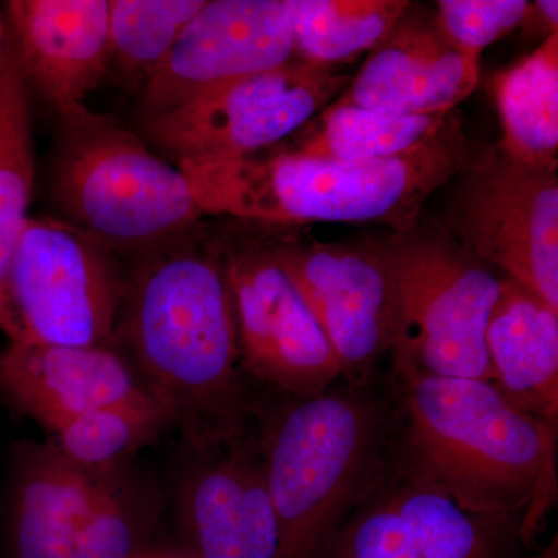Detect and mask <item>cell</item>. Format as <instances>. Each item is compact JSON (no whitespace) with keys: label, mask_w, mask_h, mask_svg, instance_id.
I'll list each match as a JSON object with an SVG mask.
<instances>
[{"label":"cell","mask_w":558,"mask_h":558,"mask_svg":"<svg viewBox=\"0 0 558 558\" xmlns=\"http://www.w3.org/2000/svg\"><path fill=\"white\" fill-rule=\"evenodd\" d=\"M124 330L146 387L201 447L240 435L245 416L236 315L218 252L172 244L135 275Z\"/></svg>","instance_id":"6da1fadb"},{"label":"cell","mask_w":558,"mask_h":558,"mask_svg":"<svg viewBox=\"0 0 558 558\" xmlns=\"http://www.w3.org/2000/svg\"><path fill=\"white\" fill-rule=\"evenodd\" d=\"M473 159L461 120L392 159L336 161L269 149L247 159L178 167L202 215L263 226L315 222L384 223L396 233L416 229L425 202Z\"/></svg>","instance_id":"7a4b0ae2"},{"label":"cell","mask_w":558,"mask_h":558,"mask_svg":"<svg viewBox=\"0 0 558 558\" xmlns=\"http://www.w3.org/2000/svg\"><path fill=\"white\" fill-rule=\"evenodd\" d=\"M400 449L473 512L524 513L537 531L556 494L557 432L488 380L395 376Z\"/></svg>","instance_id":"3957f363"},{"label":"cell","mask_w":558,"mask_h":558,"mask_svg":"<svg viewBox=\"0 0 558 558\" xmlns=\"http://www.w3.org/2000/svg\"><path fill=\"white\" fill-rule=\"evenodd\" d=\"M398 429L395 392L332 387L289 396L260 442L281 558H319L384 464Z\"/></svg>","instance_id":"277c9868"},{"label":"cell","mask_w":558,"mask_h":558,"mask_svg":"<svg viewBox=\"0 0 558 558\" xmlns=\"http://www.w3.org/2000/svg\"><path fill=\"white\" fill-rule=\"evenodd\" d=\"M61 123L53 194L65 222L109 253L149 255L186 240L202 211L180 168L86 106Z\"/></svg>","instance_id":"5b68a950"},{"label":"cell","mask_w":558,"mask_h":558,"mask_svg":"<svg viewBox=\"0 0 558 558\" xmlns=\"http://www.w3.org/2000/svg\"><path fill=\"white\" fill-rule=\"evenodd\" d=\"M377 242L395 288V376L492 381L486 328L505 279L446 230L417 226Z\"/></svg>","instance_id":"8992f818"},{"label":"cell","mask_w":558,"mask_h":558,"mask_svg":"<svg viewBox=\"0 0 558 558\" xmlns=\"http://www.w3.org/2000/svg\"><path fill=\"white\" fill-rule=\"evenodd\" d=\"M524 519L459 505L395 438L319 558H512Z\"/></svg>","instance_id":"52a82bcc"},{"label":"cell","mask_w":558,"mask_h":558,"mask_svg":"<svg viewBox=\"0 0 558 558\" xmlns=\"http://www.w3.org/2000/svg\"><path fill=\"white\" fill-rule=\"evenodd\" d=\"M339 68L293 58L213 87L179 108L143 117L142 130L178 167L247 159L281 145L347 89Z\"/></svg>","instance_id":"ba28073f"},{"label":"cell","mask_w":558,"mask_h":558,"mask_svg":"<svg viewBox=\"0 0 558 558\" xmlns=\"http://www.w3.org/2000/svg\"><path fill=\"white\" fill-rule=\"evenodd\" d=\"M120 296L108 250L64 219L28 218L7 271L0 330L9 343L100 347Z\"/></svg>","instance_id":"9c48e42d"},{"label":"cell","mask_w":558,"mask_h":558,"mask_svg":"<svg viewBox=\"0 0 558 558\" xmlns=\"http://www.w3.org/2000/svg\"><path fill=\"white\" fill-rule=\"evenodd\" d=\"M457 179L447 233L558 311L557 172L521 167L497 143Z\"/></svg>","instance_id":"30bf717a"},{"label":"cell","mask_w":558,"mask_h":558,"mask_svg":"<svg viewBox=\"0 0 558 558\" xmlns=\"http://www.w3.org/2000/svg\"><path fill=\"white\" fill-rule=\"evenodd\" d=\"M226 271L242 363L293 398L318 395L341 379L339 362L269 240L230 241L216 250Z\"/></svg>","instance_id":"8fae6325"},{"label":"cell","mask_w":558,"mask_h":558,"mask_svg":"<svg viewBox=\"0 0 558 558\" xmlns=\"http://www.w3.org/2000/svg\"><path fill=\"white\" fill-rule=\"evenodd\" d=\"M270 242L328 339L341 380L369 387L395 344V288L379 242L326 244L292 234Z\"/></svg>","instance_id":"7c38bea8"},{"label":"cell","mask_w":558,"mask_h":558,"mask_svg":"<svg viewBox=\"0 0 558 558\" xmlns=\"http://www.w3.org/2000/svg\"><path fill=\"white\" fill-rule=\"evenodd\" d=\"M295 58L289 0H211L146 80L140 112L157 116L213 87Z\"/></svg>","instance_id":"4fadbf2b"},{"label":"cell","mask_w":558,"mask_h":558,"mask_svg":"<svg viewBox=\"0 0 558 558\" xmlns=\"http://www.w3.org/2000/svg\"><path fill=\"white\" fill-rule=\"evenodd\" d=\"M0 396L49 432L108 407L165 409L130 363L105 344L9 343L0 352Z\"/></svg>","instance_id":"5bb4252c"},{"label":"cell","mask_w":558,"mask_h":558,"mask_svg":"<svg viewBox=\"0 0 558 558\" xmlns=\"http://www.w3.org/2000/svg\"><path fill=\"white\" fill-rule=\"evenodd\" d=\"M478 81L480 61L459 49L438 17L414 13L411 3L333 102L387 113H450Z\"/></svg>","instance_id":"9a60e30c"},{"label":"cell","mask_w":558,"mask_h":558,"mask_svg":"<svg viewBox=\"0 0 558 558\" xmlns=\"http://www.w3.org/2000/svg\"><path fill=\"white\" fill-rule=\"evenodd\" d=\"M3 16L25 83L60 117L84 106L109 60V0H10Z\"/></svg>","instance_id":"2e32d148"},{"label":"cell","mask_w":558,"mask_h":558,"mask_svg":"<svg viewBox=\"0 0 558 558\" xmlns=\"http://www.w3.org/2000/svg\"><path fill=\"white\" fill-rule=\"evenodd\" d=\"M222 457L197 470L185 510L201 558H281V527L267 486L260 442L241 433Z\"/></svg>","instance_id":"e0dca14e"},{"label":"cell","mask_w":558,"mask_h":558,"mask_svg":"<svg viewBox=\"0 0 558 558\" xmlns=\"http://www.w3.org/2000/svg\"><path fill=\"white\" fill-rule=\"evenodd\" d=\"M105 487L53 444L25 446L11 481L10 558L64 557Z\"/></svg>","instance_id":"ac0fdd59"},{"label":"cell","mask_w":558,"mask_h":558,"mask_svg":"<svg viewBox=\"0 0 558 558\" xmlns=\"http://www.w3.org/2000/svg\"><path fill=\"white\" fill-rule=\"evenodd\" d=\"M486 351L492 384L513 405L557 432L558 311L505 279L488 317Z\"/></svg>","instance_id":"d6986e66"},{"label":"cell","mask_w":558,"mask_h":558,"mask_svg":"<svg viewBox=\"0 0 558 558\" xmlns=\"http://www.w3.org/2000/svg\"><path fill=\"white\" fill-rule=\"evenodd\" d=\"M453 112L387 113L330 102L296 134L271 148L310 159H392L439 135Z\"/></svg>","instance_id":"ffe728a7"},{"label":"cell","mask_w":558,"mask_h":558,"mask_svg":"<svg viewBox=\"0 0 558 558\" xmlns=\"http://www.w3.org/2000/svg\"><path fill=\"white\" fill-rule=\"evenodd\" d=\"M492 87L501 117V149L521 167L557 172L558 32L499 72Z\"/></svg>","instance_id":"44dd1931"},{"label":"cell","mask_w":558,"mask_h":558,"mask_svg":"<svg viewBox=\"0 0 558 558\" xmlns=\"http://www.w3.org/2000/svg\"><path fill=\"white\" fill-rule=\"evenodd\" d=\"M293 51L301 61L339 68L373 51L409 11L407 0H289Z\"/></svg>","instance_id":"7402d4cb"},{"label":"cell","mask_w":558,"mask_h":558,"mask_svg":"<svg viewBox=\"0 0 558 558\" xmlns=\"http://www.w3.org/2000/svg\"><path fill=\"white\" fill-rule=\"evenodd\" d=\"M35 171L28 86L9 44L0 64V314L11 256L31 218Z\"/></svg>","instance_id":"603a6c76"},{"label":"cell","mask_w":558,"mask_h":558,"mask_svg":"<svg viewBox=\"0 0 558 558\" xmlns=\"http://www.w3.org/2000/svg\"><path fill=\"white\" fill-rule=\"evenodd\" d=\"M207 0H109V60L130 76L156 72Z\"/></svg>","instance_id":"cb8c5ba5"},{"label":"cell","mask_w":558,"mask_h":558,"mask_svg":"<svg viewBox=\"0 0 558 558\" xmlns=\"http://www.w3.org/2000/svg\"><path fill=\"white\" fill-rule=\"evenodd\" d=\"M172 421L160 407H108L69 418L53 429V446L76 468L95 476L134 453Z\"/></svg>","instance_id":"d4e9b609"},{"label":"cell","mask_w":558,"mask_h":558,"mask_svg":"<svg viewBox=\"0 0 558 558\" xmlns=\"http://www.w3.org/2000/svg\"><path fill=\"white\" fill-rule=\"evenodd\" d=\"M436 5L447 36L478 61L484 49L527 22L531 13L526 0H440Z\"/></svg>","instance_id":"484cf974"},{"label":"cell","mask_w":558,"mask_h":558,"mask_svg":"<svg viewBox=\"0 0 558 558\" xmlns=\"http://www.w3.org/2000/svg\"><path fill=\"white\" fill-rule=\"evenodd\" d=\"M134 527L119 498L105 487L62 558H131Z\"/></svg>","instance_id":"4316f807"},{"label":"cell","mask_w":558,"mask_h":558,"mask_svg":"<svg viewBox=\"0 0 558 558\" xmlns=\"http://www.w3.org/2000/svg\"><path fill=\"white\" fill-rule=\"evenodd\" d=\"M529 20H539V25L548 28L549 35L556 33L558 28L557 0H538V2L531 3Z\"/></svg>","instance_id":"83f0119b"},{"label":"cell","mask_w":558,"mask_h":558,"mask_svg":"<svg viewBox=\"0 0 558 558\" xmlns=\"http://www.w3.org/2000/svg\"><path fill=\"white\" fill-rule=\"evenodd\" d=\"M9 28H7V21L5 16H3V11L0 9V64H2L7 50H9Z\"/></svg>","instance_id":"f1b7e54d"}]
</instances>
